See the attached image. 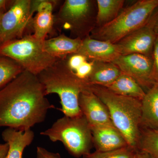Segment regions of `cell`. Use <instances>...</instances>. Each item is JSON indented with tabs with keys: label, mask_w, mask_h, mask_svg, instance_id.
Wrapping results in <instances>:
<instances>
[{
	"label": "cell",
	"mask_w": 158,
	"mask_h": 158,
	"mask_svg": "<svg viewBox=\"0 0 158 158\" xmlns=\"http://www.w3.org/2000/svg\"><path fill=\"white\" fill-rule=\"evenodd\" d=\"M37 76L24 70L0 90V127L31 129L55 108Z\"/></svg>",
	"instance_id": "1"
},
{
	"label": "cell",
	"mask_w": 158,
	"mask_h": 158,
	"mask_svg": "<svg viewBox=\"0 0 158 158\" xmlns=\"http://www.w3.org/2000/svg\"><path fill=\"white\" fill-rule=\"evenodd\" d=\"M46 95L56 94L61 104L59 109L64 116L74 117L81 115L79 98L82 92L90 90L87 80L80 78L67 64L66 59H59L37 75Z\"/></svg>",
	"instance_id": "2"
},
{
	"label": "cell",
	"mask_w": 158,
	"mask_h": 158,
	"mask_svg": "<svg viewBox=\"0 0 158 158\" xmlns=\"http://www.w3.org/2000/svg\"><path fill=\"white\" fill-rule=\"evenodd\" d=\"M90 89L106 106L113 125L129 145L137 150L141 127V100L119 95L98 85H91Z\"/></svg>",
	"instance_id": "3"
},
{
	"label": "cell",
	"mask_w": 158,
	"mask_h": 158,
	"mask_svg": "<svg viewBox=\"0 0 158 158\" xmlns=\"http://www.w3.org/2000/svg\"><path fill=\"white\" fill-rule=\"evenodd\" d=\"M158 7V0H138L125 8L112 22L95 28L90 37L116 44L146 25Z\"/></svg>",
	"instance_id": "4"
},
{
	"label": "cell",
	"mask_w": 158,
	"mask_h": 158,
	"mask_svg": "<svg viewBox=\"0 0 158 158\" xmlns=\"http://www.w3.org/2000/svg\"><path fill=\"white\" fill-rule=\"evenodd\" d=\"M40 135L52 142H62L71 155L76 158L90 153L94 147L91 127L83 114L74 117L64 116Z\"/></svg>",
	"instance_id": "5"
},
{
	"label": "cell",
	"mask_w": 158,
	"mask_h": 158,
	"mask_svg": "<svg viewBox=\"0 0 158 158\" xmlns=\"http://www.w3.org/2000/svg\"><path fill=\"white\" fill-rule=\"evenodd\" d=\"M43 41L33 34L7 43L0 46V56L10 58L24 70L38 75L59 59L44 50Z\"/></svg>",
	"instance_id": "6"
},
{
	"label": "cell",
	"mask_w": 158,
	"mask_h": 158,
	"mask_svg": "<svg viewBox=\"0 0 158 158\" xmlns=\"http://www.w3.org/2000/svg\"><path fill=\"white\" fill-rule=\"evenodd\" d=\"M97 14L96 0H65L55 16V23L69 31L71 38L83 40L96 28Z\"/></svg>",
	"instance_id": "7"
},
{
	"label": "cell",
	"mask_w": 158,
	"mask_h": 158,
	"mask_svg": "<svg viewBox=\"0 0 158 158\" xmlns=\"http://www.w3.org/2000/svg\"><path fill=\"white\" fill-rule=\"evenodd\" d=\"M31 0H15L10 8L0 17V46L23 37L32 21Z\"/></svg>",
	"instance_id": "8"
},
{
	"label": "cell",
	"mask_w": 158,
	"mask_h": 158,
	"mask_svg": "<svg viewBox=\"0 0 158 158\" xmlns=\"http://www.w3.org/2000/svg\"><path fill=\"white\" fill-rule=\"evenodd\" d=\"M112 62L123 73L133 78L145 93L155 83L152 78V57L139 54L120 55Z\"/></svg>",
	"instance_id": "9"
},
{
	"label": "cell",
	"mask_w": 158,
	"mask_h": 158,
	"mask_svg": "<svg viewBox=\"0 0 158 158\" xmlns=\"http://www.w3.org/2000/svg\"><path fill=\"white\" fill-rule=\"evenodd\" d=\"M156 37L153 27L148 21L116 44L121 55L139 54L152 57Z\"/></svg>",
	"instance_id": "10"
},
{
	"label": "cell",
	"mask_w": 158,
	"mask_h": 158,
	"mask_svg": "<svg viewBox=\"0 0 158 158\" xmlns=\"http://www.w3.org/2000/svg\"><path fill=\"white\" fill-rule=\"evenodd\" d=\"M79 106L90 127L113 124L106 106L91 89L80 94Z\"/></svg>",
	"instance_id": "11"
},
{
	"label": "cell",
	"mask_w": 158,
	"mask_h": 158,
	"mask_svg": "<svg viewBox=\"0 0 158 158\" xmlns=\"http://www.w3.org/2000/svg\"><path fill=\"white\" fill-rule=\"evenodd\" d=\"M90 127L96 151H110L129 146L123 135L113 124Z\"/></svg>",
	"instance_id": "12"
},
{
	"label": "cell",
	"mask_w": 158,
	"mask_h": 158,
	"mask_svg": "<svg viewBox=\"0 0 158 158\" xmlns=\"http://www.w3.org/2000/svg\"><path fill=\"white\" fill-rule=\"evenodd\" d=\"M77 53L90 62H113L121 55L116 44L93 39L90 36L83 40Z\"/></svg>",
	"instance_id": "13"
},
{
	"label": "cell",
	"mask_w": 158,
	"mask_h": 158,
	"mask_svg": "<svg viewBox=\"0 0 158 158\" xmlns=\"http://www.w3.org/2000/svg\"><path fill=\"white\" fill-rule=\"evenodd\" d=\"M2 136L9 145L6 158H23L25 149L32 143L35 135L31 129L22 131L7 128L3 131Z\"/></svg>",
	"instance_id": "14"
},
{
	"label": "cell",
	"mask_w": 158,
	"mask_h": 158,
	"mask_svg": "<svg viewBox=\"0 0 158 158\" xmlns=\"http://www.w3.org/2000/svg\"><path fill=\"white\" fill-rule=\"evenodd\" d=\"M83 40L73 38L64 34L43 41L44 50L52 56L63 59L69 55L77 53L81 48Z\"/></svg>",
	"instance_id": "15"
},
{
	"label": "cell",
	"mask_w": 158,
	"mask_h": 158,
	"mask_svg": "<svg viewBox=\"0 0 158 158\" xmlns=\"http://www.w3.org/2000/svg\"><path fill=\"white\" fill-rule=\"evenodd\" d=\"M142 127L158 130V83H155L141 100Z\"/></svg>",
	"instance_id": "16"
},
{
	"label": "cell",
	"mask_w": 158,
	"mask_h": 158,
	"mask_svg": "<svg viewBox=\"0 0 158 158\" xmlns=\"http://www.w3.org/2000/svg\"><path fill=\"white\" fill-rule=\"evenodd\" d=\"M93 62V68L88 78L90 85L106 87L116 81L122 73L113 62Z\"/></svg>",
	"instance_id": "17"
},
{
	"label": "cell",
	"mask_w": 158,
	"mask_h": 158,
	"mask_svg": "<svg viewBox=\"0 0 158 158\" xmlns=\"http://www.w3.org/2000/svg\"><path fill=\"white\" fill-rule=\"evenodd\" d=\"M105 88L119 95L141 100L145 94L144 89L133 78L123 73L116 81Z\"/></svg>",
	"instance_id": "18"
},
{
	"label": "cell",
	"mask_w": 158,
	"mask_h": 158,
	"mask_svg": "<svg viewBox=\"0 0 158 158\" xmlns=\"http://www.w3.org/2000/svg\"><path fill=\"white\" fill-rule=\"evenodd\" d=\"M97 14L96 28L112 22L123 10L124 0H96Z\"/></svg>",
	"instance_id": "19"
},
{
	"label": "cell",
	"mask_w": 158,
	"mask_h": 158,
	"mask_svg": "<svg viewBox=\"0 0 158 158\" xmlns=\"http://www.w3.org/2000/svg\"><path fill=\"white\" fill-rule=\"evenodd\" d=\"M137 150L158 158V130L141 127Z\"/></svg>",
	"instance_id": "20"
},
{
	"label": "cell",
	"mask_w": 158,
	"mask_h": 158,
	"mask_svg": "<svg viewBox=\"0 0 158 158\" xmlns=\"http://www.w3.org/2000/svg\"><path fill=\"white\" fill-rule=\"evenodd\" d=\"M34 36L43 41L47 35L52 31L55 24V16L52 12L37 13L32 21Z\"/></svg>",
	"instance_id": "21"
},
{
	"label": "cell",
	"mask_w": 158,
	"mask_h": 158,
	"mask_svg": "<svg viewBox=\"0 0 158 158\" xmlns=\"http://www.w3.org/2000/svg\"><path fill=\"white\" fill-rule=\"evenodd\" d=\"M24 70L14 60L0 56V90Z\"/></svg>",
	"instance_id": "22"
},
{
	"label": "cell",
	"mask_w": 158,
	"mask_h": 158,
	"mask_svg": "<svg viewBox=\"0 0 158 158\" xmlns=\"http://www.w3.org/2000/svg\"><path fill=\"white\" fill-rule=\"evenodd\" d=\"M137 150L130 146L107 152L95 151L83 157L84 158H132Z\"/></svg>",
	"instance_id": "23"
},
{
	"label": "cell",
	"mask_w": 158,
	"mask_h": 158,
	"mask_svg": "<svg viewBox=\"0 0 158 158\" xmlns=\"http://www.w3.org/2000/svg\"><path fill=\"white\" fill-rule=\"evenodd\" d=\"M57 1L51 0H31V11L33 15L34 12H52Z\"/></svg>",
	"instance_id": "24"
},
{
	"label": "cell",
	"mask_w": 158,
	"mask_h": 158,
	"mask_svg": "<svg viewBox=\"0 0 158 158\" xmlns=\"http://www.w3.org/2000/svg\"><path fill=\"white\" fill-rule=\"evenodd\" d=\"M65 59L68 66L74 72H75L83 63L88 61L87 59L83 55L79 53L71 54L67 56Z\"/></svg>",
	"instance_id": "25"
},
{
	"label": "cell",
	"mask_w": 158,
	"mask_h": 158,
	"mask_svg": "<svg viewBox=\"0 0 158 158\" xmlns=\"http://www.w3.org/2000/svg\"><path fill=\"white\" fill-rule=\"evenodd\" d=\"M152 58V78L154 83H158V34H156Z\"/></svg>",
	"instance_id": "26"
},
{
	"label": "cell",
	"mask_w": 158,
	"mask_h": 158,
	"mask_svg": "<svg viewBox=\"0 0 158 158\" xmlns=\"http://www.w3.org/2000/svg\"><path fill=\"white\" fill-rule=\"evenodd\" d=\"M93 62L87 61L75 72V73L80 78L87 80L93 68Z\"/></svg>",
	"instance_id": "27"
},
{
	"label": "cell",
	"mask_w": 158,
	"mask_h": 158,
	"mask_svg": "<svg viewBox=\"0 0 158 158\" xmlns=\"http://www.w3.org/2000/svg\"><path fill=\"white\" fill-rule=\"evenodd\" d=\"M36 158H62L58 153L49 151L41 147H37Z\"/></svg>",
	"instance_id": "28"
},
{
	"label": "cell",
	"mask_w": 158,
	"mask_h": 158,
	"mask_svg": "<svg viewBox=\"0 0 158 158\" xmlns=\"http://www.w3.org/2000/svg\"><path fill=\"white\" fill-rule=\"evenodd\" d=\"M13 1L0 0V17L10 8Z\"/></svg>",
	"instance_id": "29"
},
{
	"label": "cell",
	"mask_w": 158,
	"mask_h": 158,
	"mask_svg": "<svg viewBox=\"0 0 158 158\" xmlns=\"http://www.w3.org/2000/svg\"><path fill=\"white\" fill-rule=\"evenodd\" d=\"M149 22L152 26L156 34H158V7L155 10Z\"/></svg>",
	"instance_id": "30"
},
{
	"label": "cell",
	"mask_w": 158,
	"mask_h": 158,
	"mask_svg": "<svg viewBox=\"0 0 158 158\" xmlns=\"http://www.w3.org/2000/svg\"><path fill=\"white\" fill-rule=\"evenodd\" d=\"M9 147L7 143L0 144V158H6Z\"/></svg>",
	"instance_id": "31"
},
{
	"label": "cell",
	"mask_w": 158,
	"mask_h": 158,
	"mask_svg": "<svg viewBox=\"0 0 158 158\" xmlns=\"http://www.w3.org/2000/svg\"><path fill=\"white\" fill-rule=\"evenodd\" d=\"M132 158H152L147 153L137 150Z\"/></svg>",
	"instance_id": "32"
}]
</instances>
